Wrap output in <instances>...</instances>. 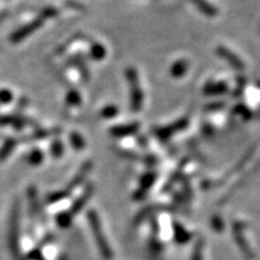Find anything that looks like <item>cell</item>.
Masks as SVG:
<instances>
[{
    "label": "cell",
    "mask_w": 260,
    "mask_h": 260,
    "mask_svg": "<svg viewBox=\"0 0 260 260\" xmlns=\"http://www.w3.org/2000/svg\"><path fill=\"white\" fill-rule=\"evenodd\" d=\"M69 195H70V193H68L67 190L54 191V193L48 194V195L46 196V202H47V204H56V202L63 200V199H65Z\"/></svg>",
    "instance_id": "7c38bea8"
},
{
    "label": "cell",
    "mask_w": 260,
    "mask_h": 260,
    "mask_svg": "<svg viewBox=\"0 0 260 260\" xmlns=\"http://www.w3.org/2000/svg\"><path fill=\"white\" fill-rule=\"evenodd\" d=\"M60 131L62 130L58 129V128H56V129H52V130L39 129L37 131H35L34 134H33L32 139H34V140H41V139H46L51 135H57V134H59Z\"/></svg>",
    "instance_id": "e0dca14e"
},
{
    "label": "cell",
    "mask_w": 260,
    "mask_h": 260,
    "mask_svg": "<svg viewBox=\"0 0 260 260\" xmlns=\"http://www.w3.org/2000/svg\"><path fill=\"white\" fill-rule=\"evenodd\" d=\"M188 69V63L186 60H180V62L175 63L172 65L171 69V75L175 76V77H180V76L185 75V73Z\"/></svg>",
    "instance_id": "8fae6325"
},
{
    "label": "cell",
    "mask_w": 260,
    "mask_h": 260,
    "mask_svg": "<svg viewBox=\"0 0 260 260\" xmlns=\"http://www.w3.org/2000/svg\"><path fill=\"white\" fill-rule=\"evenodd\" d=\"M43 160V153L40 149H33L28 155V163L30 165H39Z\"/></svg>",
    "instance_id": "2e32d148"
},
{
    "label": "cell",
    "mask_w": 260,
    "mask_h": 260,
    "mask_svg": "<svg viewBox=\"0 0 260 260\" xmlns=\"http://www.w3.org/2000/svg\"><path fill=\"white\" fill-rule=\"evenodd\" d=\"M206 93L209 94H222V93L226 92V86L225 84H213L212 87H206Z\"/></svg>",
    "instance_id": "44dd1931"
},
{
    "label": "cell",
    "mask_w": 260,
    "mask_h": 260,
    "mask_svg": "<svg viewBox=\"0 0 260 260\" xmlns=\"http://www.w3.org/2000/svg\"><path fill=\"white\" fill-rule=\"evenodd\" d=\"M28 199H29L32 213L33 215H37L40 207H39V199H37V191L34 186H30L28 188Z\"/></svg>",
    "instance_id": "9c48e42d"
},
{
    "label": "cell",
    "mask_w": 260,
    "mask_h": 260,
    "mask_svg": "<svg viewBox=\"0 0 260 260\" xmlns=\"http://www.w3.org/2000/svg\"><path fill=\"white\" fill-rule=\"evenodd\" d=\"M20 201L16 200L13 202L12 212H11L9 232V246L11 252H12L13 258L16 260H22L20 253Z\"/></svg>",
    "instance_id": "6da1fadb"
},
{
    "label": "cell",
    "mask_w": 260,
    "mask_h": 260,
    "mask_svg": "<svg viewBox=\"0 0 260 260\" xmlns=\"http://www.w3.org/2000/svg\"><path fill=\"white\" fill-rule=\"evenodd\" d=\"M139 130V123H131L127 125H119V127H114L111 129V134L117 138H123V136L131 135V134L136 133Z\"/></svg>",
    "instance_id": "52a82bcc"
},
{
    "label": "cell",
    "mask_w": 260,
    "mask_h": 260,
    "mask_svg": "<svg viewBox=\"0 0 260 260\" xmlns=\"http://www.w3.org/2000/svg\"><path fill=\"white\" fill-rule=\"evenodd\" d=\"M28 103H29V101H28V99H27L26 97L21 98V100L18 101V108H17L18 111H20V109H21V110H23V109L26 108L27 105H28Z\"/></svg>",
    "instance_id": "f1b7e54d"
},
{
    "label": "cell",
    "mask_w": 260,
    "mask_h": 260,
    "mask_svg": "<svg viewBox=\"0 0 260 260\" xmlns=\"http://www.w3.org/2000/svg\"><path fill=\"white\" fill-rule=\"evenodd\" d=\"M92 193H93V186L92 185H88L86 187V189H84L83 194L80 196V198L77 199L75 202L73 204V206H71V209L69 212L71 215H76V213H78L80 211L83 209V206L86 205V202L89 200V198L92 196Z\"/></svg>",
    "instance_id": "8992f818"
},
{
    "label": "cell",
    "mask_w": 260,
    "mask_h": 260,
    "mask_svg": "<svg viewBox=\"0 0 260 260\" xmlns=\"http://www.w3.org/2000/svg\"><path fill=\"white\" fill-rule=\"evenodd\" d=\"M154 175L153 174H149V175H146V176L144 177L141 181V187L142 189H147V188H149L150 186H152L153 181H154Z\"/></svg>",
    "instance_id": "484cf974"
},
{
    "label": "cell",
    "mask_w": 260,
    "mask_h": 260,
    "mask_svg": "<svg viewBox=\"0 0 260 260\" xmlns=\"http://www.w3.org/2000/svg\"><path fill=\"white\" fill-rule=\"evenodd\" d=\"M13 99V94L7 89H0V104L2 105H6L12 101Z\"/></svg>",
    "instance_id": "7402d4cb"
},
{
    "label": "cell",
    "mask_w": 260,
    "mask_h": 260,
    "mask_svg": "<svg viewBox=\"0 0 260 260\" xmlns=\"http://www.w3.org/2000/svg\"><path fill=\"white\" fill-rule=\"evenodd\" d=\"M117 113H118V109L114 108V106H106V108L100 112L103 118H112V117L116 116Z\"/></svg>",
    "instance_id": "603a6c76"
},
{
    "label": "cell",
    "mask_w": 260,
    "mask_h": 260,
    "mask_svg": "<svg viewBox=\"0 0 260 260\" xmlns=\"http://www.w3.org/2000/svg\"><path fill=\"white\" fill-rule=\"evenodd\" d=\"M106 50L104 48V46H101L100 43H94L90 48V57L94 60H101L105 57Z\"/></svg>",
    "instance_id": "5bb4252c"
},
{
    "label": "cell",
    "mask_w": 260,
    "mask_h": 260,
    "mask_svg": "<svg viewBox=\"0 0 260 260\" xmlns=\"http://www.w3.org/2000/svg\"><path fill=\"white\" fill-rule=\"evenodd\" d=\"M191 260H202V242L201 240L196 243L195 250L193 252V256H191Z\"/></svg>",
    "instance_id": "d4e9b609"
},
{
    "label": "cell",
    "mask_w": 260,
    "mask_h": 260,
    "mask_svg": "<svg viewBox=\"0 0 260 260\" xmlns=\"http://www.w3.org/2000/svg\"><path fill=\"white\" fill-rule=\"evenodd\" d=\"M42 24H43L42 18L37 17V20H34L33 22H30V23L22 27V28L16 30V32L11 35V41H12L13 43L21 42V41H23L27 37H29L30 34H33L35 30L39 29Z\"/></svg>",
    "instance_id": "277c9868"
},
{
    "label": "cell",
    "mask_w": 260,
    "mask_h": 260,
    "mask_svg": "<svg viewBox=\"0 0 260 260\" xmlns=\"http://www.w3.org/2000/svg\"><path fill=\"white\" fill-rule=\"evenodd\" d=\"M127 76H128V81H129L130 84V94H131V110L133 111H140L142 108V100H144V97H142V90L140 88V82H139L138 74L134 69L127 70Z\"/></svg>",
    "instance_id": "3957f363"
},
{
    "label": "cell",
    "mask_w": 260,
    "mask_h": 260,
    "mask_svg": "<svg viewBox=\"0 0 260 260\" xmlns=\"http://www.w3.org/2000/svg\"><path fill=\"white\" fill-rule=\"evenodd\" d=\"M73 221V215L70 212H62L57 216V224L60 228H68Z\"/></svg>",
    "instance_id": "ac0fdd59"
},
{
    "label": "cell",
    "mask_w": 260,
    "mask_h": 260,
    "mask_svg": "<svg viewBox=\"0 0 260 260\" xmlns=\"http://www.w3.org/2000/svg\"><path fill=\"white\" fill-rule=\"evenodd\" d=\"M51 153L54 158H60L64 153V147H63V142L59 139H56L51 145Z\"/></svg>",
    "instance_id": "d6986e66"
},
{
    "label": "cell",
    "mask_w": 260,
    "mask_h": 260,
    "mask_svg": "<svg viewBox=\"0 0 260 260\" xmlns=\"http://www.w3.org/2000/svg\"><path fill=\"white\" fill-rule=\"evenodd\" d=\"M217 52L221 54L222 57H223L224 59L228 60V62L230 63V64L232 65V67L236 68V69H241V70H242L243 67H245V65H243V63L241 62V60L239 58H237V57L235 56L234 53H230V51L226 50L225 47H218Z\"/></svg>",
    "instance_id": "ba28073f"
},
{
    "label": "cell",
    "mask_w": 260,
    "mask_h": 260,
    "mask_svg": "<svg viewBox=\"0 0 260 260\" xmlns=\"http://www.w3.org/2000/svg\"><path fill=\"white\" fill-rule=\"evenodd\" d=\"M16 116H0V127H5V125H10L15 123Z\"/></svg>",
    "instance_id": "4316f807"
},
{
    "label": "cell",
    "mask_w": 260,
    "mask_h": 260,
    "mask_svg": "<svg viewBox=\"0 0 260 260\" xmlns=\"http://www.w3.org/2000/svg\"><path fill=\"white\" fill-rule=\"evenodd\" d=\"M30 258H32L33 260H43L40 251H37V250H34L32 253H30Z\"/></svg>",
    "instance_id": "83f0119b"
},
{
    "label": "cell",
    "mask_w": 260,
    "mask_h": 260,
    "mask_svg": "<svg viewBox=\"0 0 260 260\" xmlns=\"http://www.w3.org/2000/svg\"><path fill=\"white\" fill-rule=\"evenodd\" d=\"M70 144H71V146L74 147V149H77V150L83 149L84 146H86L83 138H82V136L78 133H75V131L70 134Z\"/></svg>",
    "instance_id": "9a60e30c"
},
{
    "label": "cell",
    "mask_w": 260,
    "mask_h": 260,
    "mask_svg": "<svg viewBox=\"0 0 260 260\" xmlns=\"http://www.w3.org/2000/svg\"><path fill=\"white\" fill-rule=\"evenodd\" d=\"M58 13V11H57L54 7H46V9H43L41 11V15L40 17L42 18L43 21L46 20V18H51V17H54V16Z\"/></svg>",
    "instance_id": "cb8c5ba5"
},
{
    "label": "cell",
    "mask_w": 260,
    "mask_h": 260,
    "mask_svg": "<svg viewBox=\"0 0 260 260\" xmlns=\"http://www.w3.org/2000/svg\"><path fill=\"white\" fill-rule=\"evenodd\" d=\"M16 144H17V141H16L15 139H6V140H5L4 145L0 147V161L5 160L9 157L11 152L15 149Z\"/></svg>",
    "instance_id": "30bf717a"
},
{
    "label": "cell",
    "mask_w": 260,
    "mask_h": 260,
    "mask_svg": "<svg viewBox=\"0 0 260 260\" xmlns=\"http://www.w3.org/2000/svg\"><path fill=\"white\" fill-rule=\"evenodd\" d=\"M67 104L70 106H77L81 104L80 93L76 90H70L67 94Z\"/></svg>",
    "instance_id": "ffe728a7"
},
{
    "label": "cell",
    "mask_w": 260,
    "mask_h": 260,
    "mask_svg": "<svg viewBox=\"0 0 260 260\" xmlns=\"http://www.w3.org/2000/svg\"><path fill=\"white\" fill-rule=\"evenodd\" d=\"M176 231H175V239L177 240V242L179 243H186L188 242V240L190 239V234L189 232H187L185 228H182V226L179 225V224H176Z\"/></svg>",
    "instance_id": "4fadbf2b"
},
{
    "label": "cell",
    "mask_w": 260,
    "mask_h": 260,
    "mask_svg": "<svg viewBox=\"0 0 260 260\" xmlns=\"http://www.w3.org/2000/svg\"><path fill=\"white\" fill-rule=\"evenodd\" d=\"M88 221H89L90 229H92L93 235H94L95 241H97L98 247H99V250H100L101 256L104 257V259L111 260L112 251H111L110 246H109L108 240H106L105 236H104L99 216H98V213L95 212L94 210H90L88 212Z\"/></svg>",
    "instance_id": "7a4b0ae2"
},
{
    "label": "cell",
    "mask_w": 260,
    "mask_h": 260,
    "mask_svg": "<svg viewBox=\"0 0 260 260\" xmlns=\"http://www.w3.org/2000/svg\"><path fill=\"white\" fill-rule=\"evenodd\" d=\"M92 168H93L92 161H86V163H83V165L81 166L78 174H76V176L71 180V182L69 183V186H68L65 190H67L68 193H71L76 187H78L81 183H83V181L86 180L87 176H88L89 171L92 170Z\"/></svg>",
    "instance_id": "5b68a950"
}]
</instances>
